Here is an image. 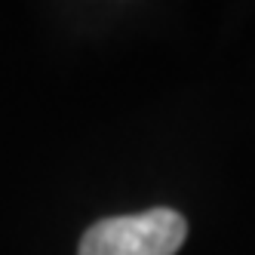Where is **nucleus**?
Returning a JSON list of instances; mask_svg holds the SVG:
<instances>
[{
    "mask_svg": "<svg viewBox=\"0 0 255 255\" xmlns=\"http://www.w3.org/2000/svg\"><path fill=\"white\" fill-rule=\"evenodd\" d=\"M185 237L188 225L175 209H151L93 225L77 255H175Z\"/></svg>",
    "mask_w": 255,
    "mask_h": 255,
    "instance_id": "nucleus-1",
    "label": "nucleus"
}]
</instances>
